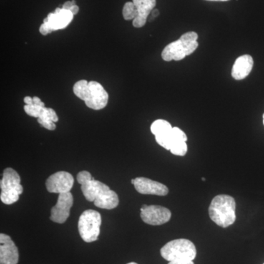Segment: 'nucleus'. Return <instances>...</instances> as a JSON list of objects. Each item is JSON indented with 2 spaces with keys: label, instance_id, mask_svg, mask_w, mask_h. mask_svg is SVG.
Returning <instances> with one entry per match:
<instances>
[{
  "label": "nucleus",
  "instance_id": "obj_1",
  "mask_svg": "<svg viewBox=\"0 0 264 264\" xmlns=\"http://www.w3.org/2000/svg\"><path fill=\"white\" fill-rule=\"evenodd\" d=\"M77 182L81 185L86 200L102 209H115L119 204V197L115 192L105 184L95 180L88 171H81L77 175Z\"/></svg>",
  "mask_w": 264,
  "mask_h": 264
},
{
  "label": "nucleus",
  "instance_id": "obj_2",
  "mask_svg": "<svg viewBox=\"0 0 264 264\" xmlns=\"http://www.w3.org/2000/svg\"><path fill=\"white\" fill-rule=\"evenodd\" d=\"M74 94L84 101L86 106L94 110H100L107 105L109 95L99 82L79 80L73 87Z\"/></svg>",
  "mask_w": 264,
  "mask_h": 264
},
{
  "label": "nucleus",
  "instance_id": "obj_3",
  "mask_svg": "<svg viewBox=\"0 0 264 264\" xmlns=\"http://www.w3.org/2000/svg\"><path fill=\"white\" fill-rule=\"evenodd\" d=\"M235 200L231 196H216L209 208V217L218 226L227 227L233 225L237 220Z\"/></svg>",
  "mask_w": 264,
  "mask_h": 264
},
{
  "label": "nucleus",
  "instance_id": "obj_4",
  "mask_svg": "<svg viewBox=\"0 0 264 264\" xmlns=\"http://www.w3.org/2000/svg\"><path fill=\"white\" fill-rule=\"evenodd\" d=\"M198 35L195 32L184 33L179 40L167 45L162 52L164 61H182L190 55L198 47Z\"/></svg>",
  "mask_w": 264,
  "mask_h": 264
},
{
  "label": "nucleus",
  "instance_id": "obj_5",
  "mask_svg": "<svg viewBox=\"0 0 264 264\" xmlns=\"http://www.w3.org/2000/svg\"><path fill=\"white\" fill-rule=\"evenodd\" d=\"M161 255L167 261L178 260H193L197 255V250L193 242L186 239L170 241L162 247Z\"/></svg>",
  "mask_w": 264,
  "mask_h": 264
},
{
  "label": "nucleus",
  "instance_id": "obj_6",
  "mask_svg": "<svg viewBox=\"0 0 264 264\" xmlns=\"http://www.w3.org/2000/svg\"><path fill=\"white\" fill-rule=\"evenodd\" d=\"M0 187H1V195H0L1 201L6 205H11L17 202L19 196L23 192L21 178L19 173L11 167L6 168L3 172Z\"/></svg>",
  "mask_w": 264,
  "mask_h": 264
},
{
  "label": "nucleus",
  "instance_id": "obj_7",
  "mask_svg": "<svg viewBox=\"0 0 264 264\" xmlns=\"http://www.w3.org/2000/svg\"><path fill=\"white\" fill-rule=\"evenodd\" d=\"M101 216L96 211L86 210L79 217L78 228L81 238L91 243L98 240L100 234Z\"/></svg>",
  "mask_w": 264,
  "mask_h": 264
},
{
  "label": "nucleus",
  "instance_id": "obj_8",
  "mask_svg": "<svg viewBox=\"0 0 264 264\" xmlns=\"http://www.w3.org/2000/svg\"><path fill=\"white\" fill-rule=\"evenodd\" d=\"M140 217L148 225H162L167 223L171 218V212L167 208L160 206L143 205L140 209Z\"/></svg>",
  "mask_w": 264,
  "mask_h": 264
},
{
  "label": "nucleus",
  "instance_id": "obj_9",
  "mask_svg": "<svg viewBox=\"0 0 264 264\" xmlns=\"http://www.w3.org/2000/svg\"><path fill=\"white\" fill-rule=\"evenodd\" d=\"M74 177L66 171H60L48 178L46 187L50 193H67L74 186Z\"/></svg>",
  "mask_w": 264,
  "mask_h": 264
},
{
  "label": "nucleus",
  "instance_id": "obj_10",
  "mask_svg": "<svg viewBox=\"0 0 264 264\" xmlns=\"http://www.w3.org/2000/svg\"><path fill=\"white\" fill-rule=\"evenodd\" d=\"M73 203L74 197L71 192L59 194L57 203L51 208L50 220L56 223H64L69 218Z\"/></svg>",
  "mask_w": 264,
  "mask_h": 264
},
{
  "label": "nucleus",
  "instance_id": "obj_11",
  "mask_svg": "<svg viewBox=\"0 0 264 264\" xmlns=\"http://www.w3.org/2000/svg\"><path fill=\"white\" fill-rule=\"evenodd\" d=\"M132 184L136 190L142 195L165 196L169 192L167 186L147 178H136L132 179Z\"/></svg>",
  "mask_w": 264,
  "mask_h": 264
},
{
  "label": "nucleus",
  "instance_id": "obj_12",
  "mask_svg": "<svg viewBox=\"0 0 264 264\" xmlns=\"http://www.w3.org/2000/svg\"><path fill=\"white\" fill-rule=\"evenodd\" d=\"M19 260V250L12 239L6 234H0V264H17Z\"/></svg>",
  "mask_w": 264,
  "mask_h": 264
},
{
  "label": "nucleus",
  "instance_id": "obj_13",
  "mask_svg": "<svg viewBox=\"0 0 264 264\" xmlns=\"http://www.w3.org/2000/svg\"><path fill=\"white\" fill-rule=\"evenodd\" d=\"M137 8V17L133 20V26L136 28H140L145 26L148 17L152 12L157 5V0H132Z\"/></svg>",
  "mask_w": 264,
  "mask_h": 264
},
{
  "label": "nucleus",
  "instance_id": "obj_14",
  "mask_svg": "<svg viewBox=\"0 0 264 264\" xmlns=\"http://www.w3.org/2000/svg\"><path fill=\"white\" fill-rule=\"evenodd\" d=\"M74 19V15L68 10H61V12L51 13L44 20L51 31H55L66 28Z\"/></svg>",
  "mask_w": 264,
  "mask_h": 264
},
{
  "label": "nucleus",
  "instance_id": "obj_15",
  "mask_svg": "<svg viewBox=\"0 0 264 264\" xmlns=\"http://www.w3.org/2000/svg\"><path fill=\"white\" fill-rule=\"evenodd\" d=\"M253 59L249 54L237 58L232 68L231 75L236 80H242L251 73L253 68Z\"/></svg>",
  "mask_w": 264,
  "mask_h": 264
},
{
  "label": "nucleus",
  "instance_id": "obj_16",
  "mask_svg": "<svg viewBox=\"0 0 264 264\" xmlns=\"http://www.w3.org/2000/svg\"><path fill=\"white\" fill-rule=\"evenodd\" d=\"M58 120L57 114L54 109L43 107L38 116V122L45 129L53 131L56 129L55 123L57 122Z\"/></svg>",
  "mask_w": 264,
  "mask_h": 264
},
{
  "label": "nucleus",
  "instance_id": "obj_17",
  "mask_svg": "<svg viewBox=\"0 0 264 264\" xmlns=\"http://www.w3.org/2000/svg\"><path fill=\"white\" fill-rule=\"evenodd\" d=\"M172 127L168 121L164 120H157L153 123L151 126V131L155 136L162 135L166 133L170 132Z\"/></svg>",
  "mask_w": 264,
  "mask_h": 264
},
{
  "label": "nucleus",
  "instance_id": "obj_18",
  "mask_svg": "<svg viewBox=\"0 0 264 264\" xmlns=\"http://www.w3.org/2000/svg\"><path fill=\"white\" fill-rule=\"evenodd\" d=\"M138 13H137V8L134 6L132 2H129L124 5L123 8V16H124L125 20H134L137 17Z\"/></svg>",
  "mask_w": 264,
  "mask_h": 264
},
{
  "label": "nucleus",
  "instance_id": "obj_19",
  "mask_svg": "<svg viewBox=\"0 0 264 264\" xmlns=\"http://www.w3.org/2000/svg\"><path fill=\"white\" fill-rule=\"evenodd\" d=\"M187 150L188 148H187V142H181L172 146L170 151L174 155L184 157L187 154Z\"/></svg>",
  "mask_w": 264,
  "mask_h": 264
},
{
  "label": "nucleus",
  "instance_id": "obj_20",
  "mask_svg": "<svg viewBox=\"0 0 264 264\" xmlns=\"http://www.w3.org/2000/svg\"><path fill=\"white\" fill-rule=\"evenodd\" d=\"M43 107H41V106L34 105L33 104V105H25L24 109L28 115L31 116V117L37 118L38 119Z\"/></svg>",
  "mask_w": 264,
  "mask_h": 264
},
{
  "label": "nucleus",
  "instance_id": "obj_21",
  "mask_svg": "<svg viewBox=\"0 0 264 264\" xmlns=\"http://www.w3.org/2000/svg\"><path fill=\"white\" fill-rule=\"evenodd\" d=\"M52 31L49 27V26L46 24V23H43L41 24V27H40V33L44 36H46L47 34L51 33Z\"/></svg>",
  "mask_w": 264,
  "mask_h": 264
},
{
  "label": "nucleus",
  "instance_id": "obj_22",
  "mask_svg": "<svg viewBox=\"0 0 264 264\" xmlns=\"http://www.w3.org/2000/svg\"><path fill=\"white\" fill-rule=\"evenodd\" d=\"M75 0H72V1H68L66 2V3H65L64 4H63L62 8L63 9L68 10V11H70V9H71V7L75 6Z\"/></svg>",
  "mask_w": 264,
  "mask_h": 264
},
{
  "label": "nucleus",
  "instance_id": "obj_23",
  "mask_svg": "<svg viewBox=\"0 0 264 264\" xmlns=\"http://www.w3.org/2000/svg\"><path fill=\"white\" fill-rule=\"evenodd\" d=\"M168 264H195L193 260H178L169 262Z\"/></svg>",
  "mask_w": 264,
  "mask_h": 264
},
{
  "label": "nucleus",
  "instance_id": "obj_24",
  "mask_svg": "<svg viewBox=\"0 0 264 264\" xmlns=\"http://www.w3.org/2000/svg\"><path fill=\"white\" fill-rule=\"evenodd\" d=\"M33 104L34 105L41 106V107H45V104L44 102L41 101V99L37 97V96H35V97L33 98Z\"/></svg>",
  "mask_w": 264,
  "mask_h": 264
},
{
  "label": "nucleus",
  "instance_id": "obj_25",
  "mask_svg": "<svg viewBox=\"0 0 264 264\" xmlns=\"http://www.w3.org/2000/svg\"><path fill=\"white\" fill-rule=\"evenodd\" d=\"M159 10L157 9H154L152 11V12H151V18L150 19V21H152L153 19H155V18H157L158 16H159Z\"/></svg>",
  "mask_w": 264,
  "mask_h": 264
},
{
  "label": "nucleus",
  "instance_id": "obj_26",
  "mask_svg": "<svg viewBox=\"0 0 264 264\" xmlns=\"http://www.w3.org/2000/svg\"><path fill=\"white\" fill-rule=\"evenodd\" d=\"M24 103L26 105H33V98L30 97V96H26L24 98Z\"/></svg>",
  "mask_w": 264,
  "mask_h": 264
},
{
  "label": "nucleus",
  "instance_id": "obj_27",
  "mask_svg": "<svg viewBox=\"0 0 264 264\" xmlns=\"http://www.w3.org/2000/svg\"><path fill=\"white\" fill-rule=\"evenodd\" d=\"M79 7H78L77 6H76V5H75V6L71 7V9H70V11H71V12L72 13L73 15H74H74H76V13L79 12Z\"/></svg>",
  "mask_w": 264,
  "mask_h": 264
},
{
  "label": "nucleus",
  "instance_id": "obj_28",
  "mask_svg": "<svg viewBox=\"0 0 264 264\" xmlns=\"http://www.w3.org/2000/svg\"><path fill=\"white\" fill-rule=\"evenodd\" d=\"M207 1H213V2H227L229 0H207Z\"/></svg>",
  "mask_w": 264,
  "mask_h": 264
},
{
  "label": "nucleus",
  "instance_id": "obj_29",
  "mask_svg": "<svg viewBox=\"0 0 264 264\" xmlns=\"http://www.w3.org/2000/svg\"><path fill=\"white\" fill-rule=\"evenodd\" d=\"M127 264H137V263H135V262H131V263H129Z\"/></svg>",
  "mask_w": 264,
  "mask_h": 264
},
{
  "label": "nucleus",
  "instance_id": "obj_30",
  "mask_svg": "<svg viewBox=\"0 0 264 264\" xmlns=\"http://www.w3.org/2000/svg\"><path fill=\"white\" fill-rule=\"evenodd\" d=\"M202 181H206V179H204V178H202Z\"/></svg>",
  "mask_w": 264,
  "mask_h": 264
},
{
  "label": "nucleus",
  "instance_id": "obj_31",
  "mask_svg": "<svg viewBox=\"0 0 264 264\" xmlns=\"http://www.w3.org/2000/svg\"><path fill=\"white\" fill-rule=\"evenodd\" d=\"M263 125H264V114H263Z\"/></svg>",
  "mask_w": 264,
  "mask_h": 264
},
{
  "label": "nucleus",
  "instance_id": "obj_32",
  "mask_svg": "<svg viewBox=\"0 0 264 264\" xmlns=\"http://www.w3.org/2000/svg\"><path fill=\"white\" fill-rule=\"evenodd\" d=\"M264 264V263H263Z\"/></svg>",
  "mask_w": 264,
  "mask_h": 264
}]
</instances>
